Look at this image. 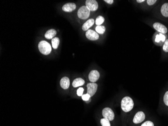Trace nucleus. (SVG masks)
Masks as SVG:
<instances>
[{"mask_svg":"<svg viewBox=\"0 0 168 126\" xmlns=\"http://www.w3.org/2000/svg\"><path fill=\"white\" fill-rule=\"evenodd\" d=\"M104 21H105L104 18L102 16H99L96 19L95 23L97 26L101 25L104 23Z\"/></svg>","mask_w":168,"mask_h":126,"instance_id":"obj_20","label":"nucleus"},{"mask_svg":"<svg viewBox=\"0 0 168 126\" xmlns=\"http://www.w3.org/2000/svg\"><path fill=\"white\" fill-rule=\"evenodd\" d=\"M100 77V73L97 70H92L89 74V79L92 83L96 82L99 79Z\"/></svg>","mask_w":168,"mask_h":126,"instance_id":"obj_9","label":"nucleus"},{"mask_svg":"<svg viewBox=\"0 0 168 126\" xmlns=\"http://www.w3.org/2000/svg\"><path fill=\"white\" fill-rule=\"evenodd\" d=\"M102 115L104 118L108 120L113 121L114 119V114L113 111L109 107H105L102 111Z\"/></svg>","mask_w":168,"mask_h":126,"instance_id":"obj_4","label":"nucleus"},{"mask_svg":"<svg viewBox=\"0 0 168 126\" xmlns=\"http://www.w3.org/2000/svg\"><path fill=\"white\" fill-rule=\"evenodd\" d=\"M145 1L144 0H137V2L139 3H143V2H144Z\"/></svg>","mask_w":168,"mask_h":126,"instance_id":"obj_29","label":"nucleus"},{"mask_svg":"<svg viewBox=\"0 0 168 126\" xmlns=\"http://www.w3.org/2000/svg\"><path fill=\"white\" fill-rule=\"evenodd\" d=\"M95 30L96 32L98 33V34L103 35L105 32L106 28H105V27L104 26L99 25V26H97L96 27Z\"/></svg>","mask_w":168,"mask_h":126,"instance_id":"obj_18","label":"nucleus"},{"mask_svg":"<svg viewBox=\"0 0 168 126\" xmlns=\"http://www.w3.org/2000/svg\"><path fill=\"white\" fill-rule=\"evenodd\" d=\"M87 93L90 95L91 97L93 96L97 91L98 88V85L95 83H89L87 84Z\"/></svg>","mask_w":168,"mask_h":126,"instance_id":"obj_6","label":"nucleus"},{"mask_svg":"<svg viewBox=\"0 0 168 126\" xmlns=\"http://www.w3.org/2000/svg\"><path fill=\"white\" fill-rule=\"evenodd\" d=\"M104 2H106L108 4H112L114 2V1L113 0H104Z\"/></svg>","mask_w":168,"mask_h":126,"instance_id":"obj_28","label":"nucleus"},{"mask_svg":"<svg viewBox=\"0 0 168 126\" xmlns=\"http://www.w3.org/2000/svg\"><path fill=\"white\" fill-rule=\"evenodd\" d=\"M85 83V81L82 78H76L74 80L73 82L72 85L74 87H78L79 86H81L83 85Z\"/></svg>","mask_w":168,"mask_h":126,"instance_id":"obj_14","label":"nucleus"},{"mask_svg":"<svg viewBox=\"0 0 168 126\" xmlns=\"http://www.w3.org/2000/svg\"><path fill=\"white\" fill-rule=\"evenodd\" d=\"M86 6L90 10L95 11L98 8V4L95 0H87L86 1Z\"/></svg>","mask_w":168,"mask_h":126,"instance_id":"obj_7","label":"nucleus"},{"mask_svg":"<svg viewBox=\"0 0 168 126\" xmlns=\"http://www.w3.org/2000/svg\"><path fill=\"white\" fill-rule=\"evenodd\" d=\"M56 35V30H50L46 31L45 34V37L47 39L50 40L51 38H54V37Z\"/></svg>","mask_w":168,"mask_h":126,"instance_id":"obj_15","label":"nucleus"},{"mask_svg":"<svg viewBox=\"0 0 168 126\" xmlns=\"http://www.w3.org/2000/svg\"><path fill=\"white\" fill-rule=\"evenodd\" d=\"M147 4L148 5L152 6L154 5L156 2H157V0H147Z\"/></svg>","mask_w":168,"mask_h":126,"instance_id":"obj_27","label":"nucleus"},{"mask_svg":"<svg viewBox=\"0 0 168 126\" xmlns=\"http://www.w3.org/2000/svg\"><path fill=\"white\" fill-rule=\"evenodd\" d=\"M81 97H82L83 100H84V101H86V102H88L89 100H90L91 96L90 95L88 94V93H87V94H86L82 95Z\"/></svg>","mask_w":168,"mask_h":126,"instance_id":"obj_23","label":"nucleus"},{"mask_svg":"<svg viewBox=\"0 0 168 126\" xmlns=\"http://www.w3.org/2000/svg\"><path fill=\"white\" fill-rule=\"evenodd\" d=\"M51 43H52V46L54 49H56L59 47V40L58 37H55L52 38L51 40Z\"/></svg>","mask_w":168,"mask_h":126,"instance_id":"obj_19","label":"nucleus"},{"mask_svg":"<svg viewBox=\"0 0 168 126\" xmlns=\"http://www.w3.org/2000/svg\"><path fill=\"white\" fill-rule=\"evenodd\" d=\"M161 12L163 16L168 17V3L163 4L161 9Z\"/></svg>","mask_w":168,"mask_h":126,"instance_id":"obj_16","label":"nucleus"},{"mask_svg":"<svg viewBox=\"0 0 168 126\" xmlns=\"http://www.w3.org/2000/svg\"><path fill=\"white\" fill-rule=\"evenodd\" d=\"M90 14V10L86 6H81L78 10V16L80 19H86L89 17Z\"/></svg>","mask_w":168,"mask_h":126,"instance_id":"obj_3","label":"nucleus"},{"mask_svg":"<svg viewBox=\"0 0 168 126\" xmlns=\"http://www.w3.org/2000/svg\"><path fill=\"white\" fill-rule=\"evenodd\" d=\"M166 41V36L165 35L159 33L158 35H156L155 37V42L157 43H163Z\"/></svg>","mask_w":168,"mask_h":126,"instance_id":"obj_17","label":"nucleus"},{"mask_svg":"<svg viewBox=\"0 0 168 126\" xmlns=\"http://www.w3.org/2000/svg\"><path fill=\"white\" fill-rule=\"evenodd\" d=\"M62 10L65 12H71L75 10L76 9V5L73 3H69L66 4L63 6L62 8Z\"/></svg>","mask_w":168,"mask_h":126,"instance_id":"obj_11","label":"nucleus"},{"mask_svg":"<svg viewBox=\"0 0 168 126\" xmlns=\"http://www.w3.org/2000/svg\"><path fill=\"white\" fill-rule=\"evenodd\" d=\"M153 27L154 28V30L158 31L159 33H162L163 35L166 34L168 32L167 28L161 23H154V24H153Z\"/></svg>","mask_w":168,"mask_h":126,"instance_id":"obj_5","label":"nucleus"},{"mask_svg":"<svg viewBox=\"0 0 168 126\" xmlns=\"http://www.w3.org/2000/svg\"><path fill=\"white\" fill-rule=\"evenodd\" d=\"M145 119V114L142 112H137L134 116L133 122L135 124L142 123Z\"/></svg>","mask_w":168,"mask_h":126,"instance_id":"obj_10","label":"nucleus"},{"mask_svg":"<svg viewBox=\"0 0 168 126\" xmlns=\"http://www.w3.org/2000/svg\"><path fill=\"white\" fill-rule=\"evenodd\" d=\"M163 50L166 53H168V39L166 40L163 46Z\"/></svg>","mask_w":168,"mask_h":126,"instance_id":"obj_22","label":"nucleus"},{"mask_svg":"<svg viewBox=\"0 0 168 126\" xmlns=\"http://www.w3.org/2000/svg\"><path fill=\"white\" fill-rule=\"evenodd\" d=\"M141 126H154V123L151 121H147L143 123Z\"/></svg>","mask_w":168,"mask_h":126,"instance_id":"obj_25","label":"nucleus"},{"mask_svg":"<svg viewBox=\"0 0 168 126\" xmlns=\"http://www.w3.org/2000/svg\"><path fill=\"white\" fill-rule=\"evenodd\" d=\"M164 102L168 107V91H167L164 96Z\"/></svg>","mask_w":168,"mask_h":126,"instance_id":"obj_24","label":"nucleus"},{"mask_svg":"<svg viewBox=\"0 0 168 126\" xmlns=\"http://www.w3.org/2000/svg\"><path fill=\"white\" fill-rule=\"evenodd\" d=\"M70 84V81H69V78L64 77L61 79L60 81V85L64 89H67L69 88Z\"/></svg>","mask_w":168,"mask_h":126,"instance_id":"obj_13","label":"nucleus"},{"mask_svg":"<svg viewBox=\"0 0 168 126\" xmlns=\"http://www.w3.org/2000/svg\"><path fill=\"white\" fill-rule=\"evenodd\" d=\"M38 49L40 53L45 55H47L51 52V47L50 44L45 40L39 42L38 44Z\"/></svg>","mask_w":168,"mask_h":126,"instance_id":"obj_2","label":"nucleus"},{"mask_svg":"<svg viewBox=\"0 0 168 126\" xmlns=\"http://www.w3.org/2000/svg\"><path fill=\"white\" fill-rule=\"evenodd\" d=\"M86 36L88 40H96L99 38V34L92 30H89L86 31Z\"/></svg>","mask_w":168,"mask_h":126,"instance_id":"obj_8","label":"nucleus"},{"mask_svg":"<svg viewBox=\"0 0 168 126\" xmlns=\"http://www.w3.org/2000/svg\"><path fill=\"white\" fill-rule=\"evenodd\" d=\"M95 22L94 19H90L88 20L82 26V30L83 31H88L89 29L93 25Z\"/></svg>","mask_w":168,"mask_h":126,"instance_id":"obj_12","label":"nucleus"},{"mask_svg":"<svg viewBox=\"0 0 168 126\" xmlns=\"http://www.w3.org/2000/svg\"><path fill=\"white\" fill-rule=\"evenodd\" d=\"M100 123L102 125V126H110V124L109 120H108L105 118L101 120Z\"/></svg>","mask_w":168,"mask_h":126,"instance_id":"obj_21","label":"nucleus"},{"mask_svg":"<svg viewBox=\"0 0 168 126\" xmlns=\"http://www.w3.org/2000/svg\"><path fill=\"white\" fill-rule=\"evenodd\" d=\"M134 106V101L130 97L125 96L122 99L121 107L122 111L124 112H130L133 109Z\"/></svg>","mask_w":168,"mask_h":126,"instance_id":"obj_1","label":"nucleus"},{"mask_svg":"<svg viewBox=\"0 0 168 126\" xmlns=\"http://www.w3.org/2000/svg\"><path fill=\"white\" fill-rule=\"evenodd\" d=\"M84 88H82V87H80V88L78 89V90H77V95L79 96H82L83 95V93L84 92Z\"/></svg>","mask_w":168,"mask_h":126,"instance_id":"obj_26","label":"nucleus"}]
</instances>
